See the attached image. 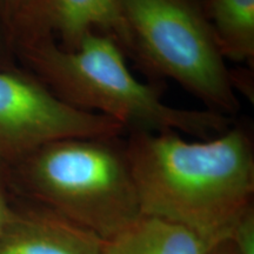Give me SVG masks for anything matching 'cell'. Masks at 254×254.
<instances>
[{
	"mask_svg": "<svg viewBox=\"0 0 254 254\" xmlns=\"http://www.w3.org/2000/svg\"><path fill=\"white\" fill-rule=\"evenodd\" d=\"M209 254H234L231 241H225V243L220 244V245L215 246L214 249L209 252Z\"/></svg>",
	"mask_w": 254,
	"mask_h": 254,
	"instance_id": "5bb4252c",
	"label": "cell"
},
{
	"mask_svg": "<svg viewBox=\"0 0 254 254\" xmlns=\"http://www.w3.org/2000/svg\"><path fill=\"white\" fill-rule=\"evenodd\" d=\"M127 52L157 77L172 79L205 104L234 116L240 103L211 25L189 0H123Z\"/></svg>",
	"mask_w": 254,
	"mask_h": 254,
	"instance_id": "277c9868",
	"label": "cell"
},
{
	"mask_svg": "<svg viewBox=\"0 0 254 254\" xmlns=\"http://www.w3.org/2000/svg\"><path fill=\"white\" fill-rule=\"evenodd\" d=\"M113 38L127 53L128 36L123 0H28L8 28L12 50L18 41L52 38L72 50L87 34Z\"/></svg>",
	"mask_w": 254,
	"mask_h": 254,
	"instance_id": "8992f818",
	"label": "cell"
},
{
	"mask_svg": "<svg viewBox=\"0 0 254 254\" xmlns=\"http://www.w3.org/2000/svg\"><path fill=\"white\" fill-rule=\"evenodd\" d=\"M14 53L9 43L7 32L0 18V68L14 67Z\"/></svg>",
	"mask_w": 254,
	"mask_h": 254,
	"instance_id": "4fadbf2b",
	"label": "cell"
},
{
	"mask_svg": "<svg viewBox=\"0 0 254 254\" xmlns=\"http://www.w3.org/2000/svg\"><path fill=\"white\" fill-rule=\"evenodd\" d=\"M103 241L56 212L18 196L0 234V254H101Z\"/></svg>",
	"mask_w": 254,
	"mask_h": 254,
	"instance_id": "52a82bcc",
	"label": "cell"
},
{
	"mask_svg": "<svg viewBox=\"0 0 254 254\" xmlns=\"http://www.w3.org/2000/svg\"><path fill=\"white\" fill-rule=\"evenodd\" d=\"M28 0H0V18L8 36V28Z\"/></svg>",
	"mask_w": 254,
	"mask_h": 254,
	"instance_id": "7c38bea8",
	"label": "cell"
},
{
	"mask_svg": "<svg viewBox=\"0 0 254 254\" xmlns=\"http://www.w3.org/2000/svg\"><path fill=\"white\" fill-rule=\"evenodd\" d=\"M208 23L225 60H254V0H209Z\"/></svg>",
	"mask_w": 254,
	"mask_h": 254,
	"instance_id": "9c48e42d",
	"label": "cell"
},
{
	"mask_svg": "<svg viewBox=\"0 0 254 254\" xmlns=\"http://www.w3.org/2000/svg\"><path fill=\"white\" fill-rule=\"evenodd\" d=\"M213 250L187 228L141 215L110 239L101 254H209Z\"/></svg>",
	"mask_w": 254,
	"mask_h": 254,
	"instance_id": "ba28073f",
	"label": "cell"
},
{
	"mask_svg": "<svg viewBox=\"0 0 254 254\" xmlns=\"http://www.w3.org/2000/svg\"><path fill=\"white\" fill-rule=\"evenodd\" d=\"M113 119L60 100L36 75L0 68V158L9 164L47 142L67 138H118Z\"/></svg>",
	"mask_w": 254,
	"mask_h": 254,
	"instance_id": "5b68a950",
	"label": "cell"
},
{
	"mask_svg": "<svg viewBox=\"0 0 254 254\" xmlns=\"http://www.w3.org/2000/svg\"><path fill=\"white\" fill-rule=\"evenodd\" d=\"M234 254H254V211L250 209L240 219L231 236Z\"/></svg>",
	"mask_w": 254,
	"mask_h": 254,
	"instance_id": "8fae6325",
	"label": "cell"
},
{
	"mask_svg": "<svg viewBox=\"0 0 254 254\" xmlns=\"http://www.w3.org/2000/svg\"><path fill=\"white\" fill-rule=\"evenodd\" d=\"M18 195L9 177L8 164L0 158V234L13 214Z\"/></svg>",
	"mask_w": 254,
	"mask_h": 254,
	"instance_id": "30bf717a",
	"label": "cell"
},
{
	"mask_svg": "<svg viewBox=\"0 0 254 254\" xmlns=\"http://www.w3.org/2000/svg\"><path fill=\"white\" fill-rule=\"evenodd\" d=\"M118 138H67L34 148L8 164L14 192L110 239L142 215Z\"/></svg>",
	"mask_w": 254,
	"mask_h": 254,
	"instance_id": "3957f363",
	"label": "cell"
},
{
	"mask_svg": "<svg viewBox=\"0 0 254 254\" xmlns=\"http://www.w3.org/2000/svg\"><path fill=\"white\" fill-rule=\"evenodd\" d=\"M124 151L141 214L185 227L212 249L253 208V146L241 126L196 141L177 132H132Z\"/></svg>",
	"mask_w": 254,
	"mask_h": 254,
	"instance_id": "6da1fadb",
	"label": "cell"
},
{
	"mask_svg": "<svg viewBox=\"0 0 254 254\" xmlns=\"http://www.w3.org/2000/svg\"><path fill=\"white\" fill-rule=\"evenodd\" d=\"M15 58L60 100L97 113L132 132H177L208 139L233 125L230 117L209 110H185L163 100V87L138 80L125 51L106 34H87L75 49H63L52 38L18 41Z\"/></svg>",
	"mask_w": 254,
	"mask_h": 254,
	"instance_id": "7a4b0ae2",
	"label": "cell"
}]
</instances>
